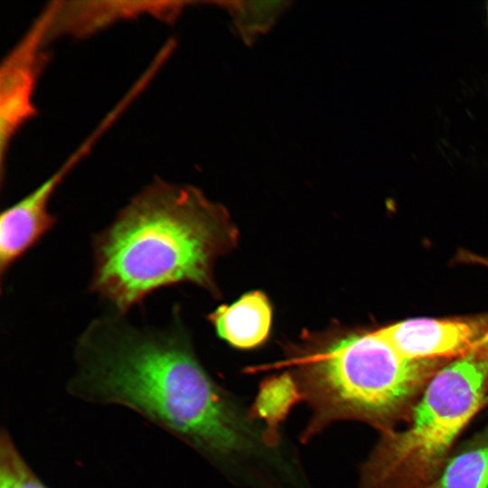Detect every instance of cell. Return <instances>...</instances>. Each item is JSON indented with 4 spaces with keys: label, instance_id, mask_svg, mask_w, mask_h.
<instances>
[{
    "label": "cell",
    "instance_id": "6da1fadb",
    "mask_svg": "<svg viewBox=\"0 0 488 488\" xmlns=\"http://www.w3.org/2000/svg\"><path fill=\"white\" fill-rule=\"evenodd\" d=\"M75 361L73 397L134 410L225 477L247 473L266 453L265 423L211 379L174 324L137 327L117 313L97 318L80 336Z\"/></svg>",
    "mask_w": 488,
    "mask_h": 488
},
{
    "label": "cell",
    "instance_id": "7a4b0ae2",
    "mask_svg": "<svg viewBox=\"0 0 488 488\" xmlns=\"http://www.w3.org/2000/svg\"><path fill=\"white\" fill-rule=\"evenodd\" d=\"M238 230L227 211L199 189L157 179L94 234L89 289L125 314L165 286L215 290V260Z\"/></svg>",
    "mask_w": 488,
    "mask_h": 488
},
{
    "label": "cell",
    "instance_id": "3957f363",
    "mask_svg": "<svg viewBox=\"0 0 488 488\" xmlns=\"http://www.w3.org/2000/svg\"><path fill=\"white\" fill-rule=\"evenodd\" d=\"M450 360L413 359L379 330L352 333L292 361V404L311 416L301 433L307 442L341 421L362 422L380 435L407 423L432 377Z\"/></svg>",
    "mask_w": 488,
    "mask_h": 488
},
{
    "label": "cell",
    "instance_id": "277c9868",
    "mask_svg": "<svg viewBox=\"0 0 488 488\" xmlns=\"http://www.w3.org/2000/svg\"><path fill=\"white\" fill-rule=\"evenodd\" d=\"M488 396V340L430 380L406 427L380 435L360 469L359 488H424Z\"/></svg>",
    "mask_w": 488,
    "mask_h": 488
},
{
    "label": "cell",
    "instance_id": "5b68a950",
    "mask_svg": "<svg viewBox=\"0 0 488 488\" xmlns=\"http://www.w3.org/2000/svg\"><path fill=\"white\" fill-rule=\"evenodd\" d=\"M57 1L49 3L19 42L7 53L0 68V166L5 174L9 146L17 132L37 114L33 94L45 65L44 49Z\"/></svg>",
    "mask_w": 488,
    "mask_h": 488
},
{
    "label": "cell",
    "instance_id": "8992f818",
    "mask_svg": "<svg viewBox=\"0 0 488 488\" xmlns=\"http://www.w3.org/2000/svg\"><path fill=\"white\" fill-rule=\"evenodd\" d=\"M378 330L408 358L452 361L488 340V312L462 317L411 318Z\"/></svg>",
    "mask_w": 488,
    "mask_h": 488
},
{
    "label": "cell",
    "instance_id": "52a82bcc",
    "mask_svg": "<svg viewBox=\"0 0 488 488\" xmlns=\"http://www.w3.org/2000/svg\"><path fill=\"white\" fill-rule=\"evenodd\" d=\"M183 1H57L49 30V42L60 36H89L117 21L153 16L172 22L185 5Z\"/></svg>",
    "mask_w": 488,
    "mask_h": 488
},
{
    "label": "cell",
    "instance_id": "ba28073f",
    "mask_svg": "<svg viewBox=\"0 0 488 488\" xmlns=\"http://www.w3.org/2000/svg\"><path fill=\"white\" fill-rule=\"evenodd\" d=\"M64 177L53 173L37 188L0 216V277L56 225L58 220L49 211L52 196Z\"/></svg>",
    "mask_w": 488,
    "mask_h": 488
},
{
    "label": "cell",
    "instance_id": "9c48e42d",
    "mask_svg": "<svg viewBox=\"0 0 488 488\" xmlns=\"http://www.w3.org/2000/svg\"><path fill=\"white\" fill-rule=\"evenodd\" d=\"M271 318L270 304L260 291L248 293L230 305L220 306L210 315L218 335L242 349L256 347L267 339Z\"/></svg>",
    "mask_w": 488,
    "mask_h": 488
},
{
    "label": "cell",
    "instance_id": "30bf717a",
    "mask_svg": "<svg viewBox=\"0 0 488 488\" xmlns=\"http://www.w3.org/2000/svg\"><path fill=\"white\" fill-rule=\"evenodd\" d=\"M424 488H488V431L484 429L452 455Z\"/></svg>",
    "mask_w": 488,
    "mask_h": 488
},
{
    "label": "cell",
    "instance_id": "8fae6325",
    "mask_svg": "<svg viewBox=\"0 0 488 488\" xmlns=\"http://www.w3.org/2000/svg\"><path fill=\"white\" fill-rule=\"evenodd\" d=\"M0 488H49L27 464L5 428L0 432Z\"/></svg>",
    "mask_w": 488,
    "mask_h": 488
},
{
    "label": "cell",
    "instance_id": "7c38bea8",
    "mask_svg": "<svg viewBox=\"0 0 488 488\" xmlns=\"http://www.w3.org/2000/svg\"><path fill=\"white\" fill-rule=\"evenodd\" d=\"M240 35L250 42L266 32L283 11L286 2H223Z\"/></svg>",
    "mask_w": 488,
    "mask_h": 488
},
{
    "label": "cell",
    "instance_id": "4fadbf2b",
    "mask_svg": "<svg viewBox=\"0 0 488 488\" xmlns=\"http://www.w3.org/2000/svg\"><path fill=\"white\" fill-rule=\"evenodd\" d=\"M456 260L462 263L478 265L488 268V257L480 254H475L463 249L456 255Z\"/></svg>",
    "mask_w": 488,
    "mask_h": 488
},
{
    "label": "cell",
    "instance_id": "5bb4252c",
    "mask_svg": "<svg viewBox=\"0 0 488 488\" xmlns=\"http://www.w3.org/2000/svg\"><path fill=\"white\" fill-rule=\"evenodd\" d=\"M485 407H488V396H487V398L484 399L483 408H485Z\"/></svg>",
    "mask_w": 488,
    "mask_h": 488
},
{
    "label": "cell",
    "instance_id": "9a60e30c",
    "mask_svg": "<svg viewBox=\"0 0 488 488\" xmlns=\"http://www.w3.org/2000/svg\"><path fill=\"white\" fill-rule=\"evenodd\" d=\"M486 429L488 430V427H486Z\"/></svg>",
    "mask_w": 488,
    "mask_h": 488
}]
</instances>
